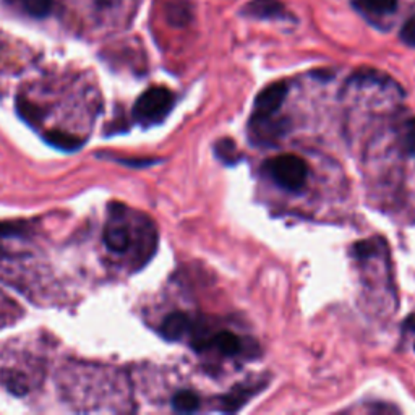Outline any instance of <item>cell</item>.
Masks as SVG:
<instances>
[{"instance_id": "6da1fadb", "label": "cell", "mask_w": 415, "mask_h": 415, "mask_svg": "<svg viewBox=\"0 0 415 415\" xmlns=\"http://www.w3.org/2000/svg\"><path fill=\"white\" fill-rule=\"evenodd\" d=\"M265 169L272 180L287 192H301L305 187L308 167L305 161L297 154H281L270 159Z\"/></svg>"}, {"instance_id": "7a4b0ae2", "label": "cell", "mask_w": 415, "mask_h": 415, "mask_svg": "<svg viewBox=\"0 0 415 415\" xmlns=\"http://www.w3.org/2000/svg\"><path fill=\"white\" fill-rule=\"evenodd\" d=\"M176 98L171 89L164 86H153L141 94L135 103L133 115L145 127L161 124L174 107Z\"/></svg>"}, {"instance_id": "3957f363", "label": "cell", "mask_w": 415, "mask_h": 415, "mask_svg": "<svg viewBox=\"0 0 415 415\" xmlns=\"http://www.w3.org/2000/svg\"><path fill=\"white\" fill-rule=\"evenodd\" d=\"M289 93L287 81H275L256 94L251 117H270L284 104Z\"/></svg>"}, {"instance_id": "277c9868", "label": "cell", "mask_w": 415, "mask_h": 415, "mask_svg": "<svg viewBox=\"0 0 415 415\" xmlns=\"http://www.w3.org/2000/svg\"><path fill=\"white\" fill-rule=\"evenodd\" d=\"M244 17L256 20H284L291 18L286 5L281 0H250L240 10Z\"/></svg>"}, {"instance_id": "5b68a950", "label": "cell", "mask_w": 415, "mask_h": 415, "mask_svg": "<svg viewBox=\"0 0 415 415\" xmlns=\"http://www.w3.org/2000/svg\"><path fill=\"white\" fill-rule=\"evenodd\" d=\"M104 244L112 253H127L131 246V230L129 225L124 224L120 219L109 220L104 229Z\"/></svg>"}, {"instance_id": "8992f818", "label": "cell", "mask_w": 415, "mask_h": 415, "mask_svg": "<svg viewBox=\"0 0 415 415\" xmlns=\"http://www.w3.org/2000/svg\"><path fill=\"white\" fill-rule=\"evenodd\" d=\"M192 320L185 313L176 312L164 318L161 324V334L167 341H180L183 336H187L192 331Z\"/></svg>"}, {"instance_id": "52a82bcc", "label": "cell", "mask_w": 415, "mask_h": 415, "mask_svg": "<svg viewBox=\"0 0 415 415\" xmlns=\"http://www.w3.org/2000/svg\"><path fill=\"white\" fill-rule=\"evenodd\" d=\"M266 386L265 381L261 383H250V385L235 386L234 391L229 396L223 397V411L225 412H237L244 404L249 401L251 396L260 393Z\"/></svg>"}, {"instance_id": "ba28073f", "label": "cell", "mask_w": 415, "mask_h": 415, "mask_svg": "<svg viewBox=\"0 0 415 415\" xmlns=\"http://www.w3.org/2000/svg\"><path fill=\"white\" fill-rule=\"evenodd\" d=\"M352 4L367 17H388L397 10V0H352Z\"/></svg>"}, {"instance_id": "9c48e42d", "label": "cell", "mask_w": 415, "mask_h": 415, "mask_svg": "<svg viewBox=\"0 0 415 415\" xmlns=\"http://www.w3.org/2000/svg\"><path fill=\"white\" fill-rule=\"evenodd\" d=\"M209 348L218 349L223 355L235 357L242 352V343L237 336L230 333V331H219V333L213 334L211 338H209L208 349Z\"/></svg>"}, {"instance_id": "30bf717a", "label": "cell", "mask_w": 415, "mask_h": 415, "mask_svg": "<svg viewBox=\"0 0 415 415\" xmlns=\"http://www.w3.org/2000/svg\"><path fill=\"white\" fill-rule=\"evenodd\" d=\"M5 2L33 18L47 17L52 8V0H5Z\"/></svg>"}, {"instance_id": "8fae6325", "label": "cell", "mask_w": 415, "mask_h": 415, "mask_svg": "<svg viewBox=\"0 0 415 415\" xmlns=\"http://www.w3.org/2000/svg\"><path fill=\"white\" fill-rule=\"evenodd\" d=\"M214 153L219 157L224 164L234 166L240 161V153L237 151V146H235L234 140L230 138H220L214 145Z\"/></svg>"}, {"instance_id": "7c38bea8", "label": "cell", "mask_w": 415, "mask_h": 415, "mask_svg": "<svg viewBox=\"0 0 415 415\" xmlns=\"http://www.w3.org/2000/svg\"><path fill=\"white\" fill-rule=\"evenodd\" d=\"M172 407H174L177 412L183 414L195 412L199 407V397L192 391H180L172 397Z\"/></svg>"}, {"instance_id": "4fadbf2b", "label": "cell", "mask_w": 415, "mask_h": 415, "mask_svg": "<svg viewBox=\"0 0 415 415\" xmlns=\"http://www.w3.org/2000/svg\"><path fill=\"white\" fill-rule=\"evenodd\" d=\"M47 140H49L54 146H57V148L67 150V151L77 150L78 146H80V140H78L77 136L68 135V133H59V131L47 136Z\"/></svg>"}, {"instance_id": "5bb4252c", "label": "cell", "mask_w": 415, "mask_h": 415, "mask_svg": "<svg viewBox=\"0 0 415 415\" xmlns=\"http://www.w3.org/2000/svg\"><path fill=\"white\" fill-rule=\"evenodd\" d=\"M402 145L406 153L415 157V119H411L406 124V129H404L402 135Z\"/></svg>"}, {"instance_id": "9a60e30c", "label": "cell", "mask_w": 415, "mask_h": 415, "mask_svg": "<svg viewBox=\"0 0 415 415\" xmlns=\"http://www.w3.org/2000/svg\"><path fill=\"white\" fill-rule=\"evenodd\" d=\"M354 255L357 258H369V256H373L378 251V245H376V240H364V242H359V244L354 245Z\"/></svg>"}, {"instance_id": "2e32d148", "label": "cell", "mask_w": 415, "mask_h": 415, "mask_svg": "<svg viewBox=\"0 0 415 415\" xmlns=\"http://www.w3.org/2000/svg\"><path fill=\"white\" fill-rule=\"evenodd\" d=\"M401 39L407 46L415 47V18H411L401 29Z\"/></svg>"}, {"instance_id": "e0dca14e", "label": "cell", "mask_w": 415, "mask_h": 415, "mask_svg": "<svg viewBox=\"0 0 415 415\" xmlns=\"http://www.w3.org/2000/svg\"><path fill=\"white\" fill-rule=\"evenodd\" d=\"M18 232H22V225L20 224H10V223L0 224V237H7V235H17Z\"/></svg>"}]
</instances>
